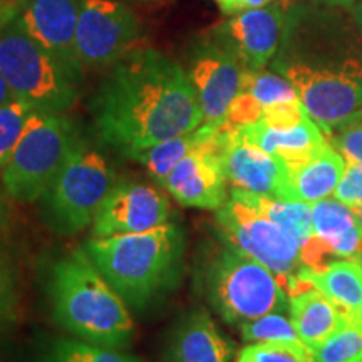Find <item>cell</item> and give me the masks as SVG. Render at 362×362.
Here are the masks:
<instances>
[{"mask_svg":"<svg viewBox=\"0 0 362 362\" xmlns=\"http://www.w3.org/2000/svg\"><path fill=\"white\" fill-rule=\"evenodd\" d=\"M99 138L126 156L203 124L187 69L156 49H133L111 64L93 103Z\"/></svg>","mask_w":362,"mask_h":362,"instance_id":"1","label":"cell"},{"mask_svg":"<svg viewBox=\"0 0 362 362\" xmlns=\"http://www.w3.org/2000/svg\"><path fill=\"white\" fill-rule=\"evenodd\" d=\"M49 298L57 324L81 341L121 349L133 339L134 322L128 305L84 248L72 250L52 265Z\"/></svg>","mask_w":362,"mask_h":362,"instance_id":"2","label":"cell"},{"mask_svg":"<svg viewBox=\"0 0 362 362\" xmlns=\"http://www.w3.org/2000/svg\"><path fill=\"white\" fill-rule=\"evenodd\" d=\"M84 250L126 304L143 309L178 284L185 232L168 221L141 233L93 237Z\"/></svg>","mask_w":362,"mask_h":362,"instance_id":"3","label":"cell"},{"mask_svg":"<svg viewBox=\"0 0 362 362\" xmlns=\"http://www.w3.org/2000/svg\"><path fill=\"white\" fill-rule=\"evenodd\" d=\"M198 287L225 322L243 324L288 307V293L259 260L226 245L198 267Z\"/></svg>","mask_w":362,"mask_h":362,"instance_id":"4","label":"cell"},{"mask_svg":"<svg viewBox=\"0 0 362 362\" xmlns=\"http://www.w3.org/2000/svg\"><path fill=\"white\" fill-rule=\"evenodd\" d=\"M79 141L69 117L34 110L11 160L0 171L4 192L16 202L40 200Z\"/></svg>","mask_w":362,"mask_h":362,"instance_id":"5","label":"cell"},{"mask_svg":"<svg viewBox=\"0 0 362 362\" xmlns=\"http://www.w3.org/2000/svg\"><path fill=\"white\" fill-rule=\"evenodd\" d=\"M0 76L16 98L35 110L64 112L78 101V83L22 29L16 17L0 30Z\"/></svg>","mask_w":362,"mask_h":362,"instance_id":"6","label":"cell"},{"mask_svg":"<svg viewBox=\"0 0 362 362\" xmlns=\"http://www.w3.org/2000/svg\"><path fill=\"white\" fill-rule=\"evenodd\" d=\"M115 180L106 158L79 141L40 198L45 221L59 235L88 228L116 187Z\"/></svg>","mask_w":362,"mask_h":362,"instance_id":"7","label":"cell"},{"mask_svg":"<svg viewBox=\"0 0 362 362\" xmlns=\"http://www.w3.org/2000/svg\"><path fill=\"white\" fill-rule=\"evenodd\" d=\"M216 223L226 245L264 264L288 291L302 269L300 242L291 232L262 214L247 192L237 188L216 210Z\"/></svg>","mask_w":362,"mask_h":362,"instance_id":"8","label":"cell"},{"mask_svg":"<svg viewBox=\"0 0 362 362\" xmlns=\"http://www.w3.org/2000/svg\"><path fill=\"white\" fill-rule=\"evenodd\" d=\"M307 115L329 136L362 110V66L346 62L339 69L292 62L282 67Z\"/></svg>","mask_w":362,"mask_h":362,"instance_id":"9","label":"cell"},{"mask_svg":"<svg viewBox=\"0 0 362 362\" xmlns=\"http://www.w3.org/2000/svg\"><path fill=\"white\" fill-rule=\"evenodd\" d=\"M139 22L121 0H83L76 29V49L83 67L99 69L133 51Z\"/></svg>","mask_w":362,"mask_h":362,"instance_id":"10","label":"cell"},{"mask_svg":"<svg viewBox=\"0 0 362 362\" xmlns=\"http://www.w3.org/2000/svg\"><path fill=\"white\" fill-rule=\"evenodd\" d=\"M243 67L214 37L200 39L188 52L187 74L197 90L203 126L220 129L242 88Z\"/></svg>","mask_w":362,"mask_h":362,"instance_id":"11","label":"cell"},{"mask_svg":"<svg viewBox=\"0 0 362 362\" xmlns=\"http://www.w3.org/2000/svg\"><path fill=\"white\" fill-rule=\"evenodd\" d=\"M83 0H21L16 21L64 67L76 83L84 67L76 49V29Z\"/></svg>","mask_w":362,"mask_h":362,"instance_id":"12","label":"cell"},{"mask_svg":"<svg viewBox=\"0 0 362 362\" xmlns=\"http://www.w3.org/2000/svg\"><path fill=\"white\" fill-rule=\"evenodd\" d=\"M220 149L221 134L215 131L206 141L178 161L163 188L185 206L220 210L226 202V178Z\"/></svg>","mask_w":362,"mask_h":362,"instance_id":"13","label":"cell"},{"mask_svg":"<svg viewBox=\"0 0 362 362\" xmlns=\"http://www.w3.org/2000/svg\"><path fill=\"white\" fill-rule=\"evenodd\" d=\"M221 165L232 188L260 197L288 200V166L240 138L237 131L218 129Z\"/></svg>","mask_w":362,"mask_h":362,"instance_id":"14","label":"cell"},{"mask_svg":"<svg viewBox=\"0 0 362 362\" xmlns=\"http://www.w3.org/2000/svg\"><path fill=\"white\" fill-rule=\"evenodd\" d=\"M284 25V12L279 4L253 8L232 16L211 33L221 47L237 57L245 69L259 71L277 52Z\"/></svg>","mask_w":362,"mask_h":362,"instance_id":"15","label":"cell"},{"mask_svg":"<svg viewBox=\"0 0 362 362\" xmlns=\"http://www.w3.org/2000/svg\"><path fill=\"white\" fill-rule=\"evenodd\" d=\"M170 221V202L146 185H116L93 221V237L141 233Z\"/></svg>","mask_w":362,"mask_h":362,"instance_id":"16","label":"cell"},{"mask_svg":"<svg viewBox=\"0 0 362 362\" xmlns=\"http://www.w3.org/2000/svg\"><path fill=\"white\" fill-rule=\"evenodd\" d=\"M232 131H237L247 143L282 160L287 166L310 160L329 144L327 136L309 115L291 128H274L259 119Z\"/></svg>","mask_w":362,"mask_h":362,"instance_id":"17","label":"cell"},{"mask_svg":"<svg viewBox=\"0 0 362 362\" xmlns=\"http://www.w3.org/2000/svg\"><path fill=\"white\" fill-rule=\"evenodd\" d=\"M233 344L220 334L210 314L193 310L170 337L168 362H230Z\"/></svg>","mask_w":362,"mask_h":362,"instance_id":"18","label":"cell"},{"mask_svg":"<svg viewBox=\"0 0 362 362\" xmlns=\"http://www.w3.org/2000/svg\"><path fill=\"white\" fill-rule=\"evenodd\" d=\"M314 287L336 304L344 314L354 319L362 305V265L354 260H336L322 270L302 265L288 287V296Z\"/></svg>","mask_w":362,"mask_h":362,"instance_id":"19","label":"cell"},{"mask_svg":"<svg viewBox=\"0 0 362 362\" xmlns=\"http://www.w3.org/2000/svg\"><path fill=\"white\" fill-rule=\"evenodd\" d=\"M346 171V160L332 144L310 160L288 166V200L312 203L329 198L336 192Z\"/></svg>","mask_w":362,"mask_h":362,"instance_id":"20","label":"cell"},{"mask_svg":"<svg viewBox=\"0 0 362 362\" xmlns=\"http://www.w3.org/2000/svg\"><path fill=\"white\" fill-rule=\"evenodd\" d=\"M288 310L297 336L307 347H314L325 341L347 319H351L314 287L288 296Z\"/></svg>","mask_w":362,"mask_h":362,"instance_id":"21","label":"cell"},{"mask_svg":"<svg viewBox=\"0 0 362 362\" xmlns=\"http://www.w3.org/2000/svg\"><path fill=\"white\" fill-rule=\"evenodd\" d=\"M312 230L341 260L362 259V232L356 215L337 198L312 203Z\"/></svg>","mask_w":362,"mask_h":362,"instance_id":"22","label":"cell"},{"mask_svg":"<svg viewBox=\"0 0 362 362\" xmlns=\"http://www.w3.org/2000/svg\"><path fill=\"white\" fill-rule=\"evenodd\" d=\"M215 131L218 129L206 128V126L202 124L200 128L192 131V133L176 136V138L156 143L146 149H141V151H136L131 158L144 165V168L149 171V175L161 187H165L166 178L170 176L171 170L178 165V161L183 160L194 148L200 146L203 141H206Z\"/></svg>","mask_w":362,"mask_h":362,"instance_id":"23","label":"cell"},{"mask_svg":"<svg viewBox=\"0 0 362 362\" xmlns=\"http://www.w3.org/2000/svg\"><path fill=\"white\" fill-rule=\"evenodd\" d=\"M248 198L265 216L291 232L300 247L314 235L312 230V205L297 200H280V198L260 197L248 193Z\"/></svg>","mask_w":362,"mask_h":362,"instance_id":"24","label":"cell"},{"mask_svg":"<svg viewBox=\"0 0 362 362\" xmlns=\"http://www.w3.org/2000/svg\"><path fill=\"white\" fill-rule=\"evenodd\" d=\"M309 351L314 362H362V325L347 319L332 336Z\"/></svg>","mask_w":362,"mask_h":362,"instance_id":"25","label":"cell"},{"mask_svg":"<svg viewBox=\"0 0 362 362\" xmlns=\"http://www.w3.org/2000/svg\"><path fill=\"white\" fill-rule=\"evenodd\" d=\"M39 362H141L116 349L94 346L81 339H57L49 344Z\"/></svg>","mask_w":362,"mask_h":362,"instance_id":"26","label":"cell"},{"mask_svg":"<svg viewBox=\"0 0 362 362\" xmlns=\"http://www.w3.org/2000/svg\"><path fill=\"white\" fill-rule=\"evenodd\" d=\"M240 93H247L260 104L262 107L284 101H297V90L288 83L287 78L272 74L264 69H243L242 88Z\"/></svg>","mask_w":362,"mask_h":362,"instance_id":"27","label":"cell"},{"mask_svg":"<svg viewBox=\"0 0 362 362\" xmlns=\"http://www.w3.org/2000/svg\"><path fill=\"white\" fill-rule=\"evenodd\" d=\"M34 110L33 104L19 98H13L0 106V171L11 160L27 119Z\"/></svg>","mask_w":362,"mask_h":362,"instance_id":"28","label":"cell"},{"mask_svg":"<svg viewBox=\"0 0 362 362\" xmlns=\"http://www.w3.org/2000/svg\"><path fill=\"white\" fill-rule=\"evenodd\" d=\"M245 342H300L292 320L277 312L240 324Z\"/></svg>","mask_w":362,"mask_h":362,"instance_id":"29","label":"cell"},{"mask_svg":"<svg viewBox=\"0 0 362 362\" xmlns=\"http://www.w3.org/2000/svg\"><path fill=\"white\" fill-rule=\"evenodd\" d=\"M237 362H314L302 342H253L238 352Z\"/></svg>","mask_w":362,"mask_h":362,"instance_id":"30","label":"cell"},{"mask_svg":"<svg viewBox=\"0 0 362 362\" xmlns=\"http://www.w3.org/2000/svg\"><path fill=\"white\" fill-rule=\"evenodd\" d=\"M327 139L346 163L362 165V110L334 129Z\"/></svg>","mask_w":362,"mask_h":362,"instance_id":"31","label":"cell"},{"mask_svg":"<svg viewBox=\"0 0 362 362\" xmlns=\"http://www.w3.org/2000/svg\"><path fill=\"white\" fill-rule=\"evenodd\" d=\"M17 282L16 272L8 255L0 247V324L7 322L17 307Z\"/></svg>","mask_w":362,"mask_h":362,"instance_id":"32","label":"cell"},{"mask_svg":"<svg viewBox=\"0 0 362 362\" xmlns=\"http://www.w3.org/2000/svg\"><path fill=\"white\" fill-rule=\"evenodd\" d=\"M334 198L349 206L352 211L362 206V165L346 163V171L334 192Z\"/></svg>","mask_w":362,"mask_h":362,"instance_id":"33","label":"cell"},{"mask_svg":"<svg viewBox=\"0 0 362 362\" xmlns=\"http://www.w3.org/2000/svg\"><path fill=\"white\" fill-rule=\"evenodd\" d=\"M225 16H238V13L253 11L269 6L274 0H214Z\"/></svg>","mask_w":362,"mask_h":362,"instance_id":"34","label":"cell"},{"mask_svg":"<svg viewBox=\"0 0 362 362\" xmlns=\"http://www.w3.org/2000/svg\"><path fill=\"white\" fill-rule=\"evenodd\" d=\"M19 4L21 0H0V29H4L17 16Z\"/></svg>","mask_w":362,"mask_h":362,"instance_id":"35","label":"cell"},{"mask_svg":"<svg viewBox=\"0 0 362 362\" xmlns=\"http://www.w3.org/2000/svg\"><path fill=\"white\" fill-rule=\"evenodd\" d=\"M7 230V205H6V192L0 185V240L6 235Z\"/></svg>","mask_w":362,"mask_h":362,"instance_id":"36","label":"cell"},{"mask_svg":"<svg viewBox=\"0 0 362 362\" xmlns=\"http://www.w3.org/2000/svg\"><path fill=\"white\" fill-rule=\"evenodd\" d=\"M16 96L12 94L11 88H8V84L6 83V79L0 76V106H4V104L11 101V99H13Z\"/></svg>","mask_w":362,"mask_h":362,"instance_id":"37","label":"cell"},{"mask_svg":"<svg viewBox=\"0 0 362 362\" xmlns=\"http://www.w3.org/2000/svg\"><path fill=\"white\" fill-rule=\"evenodd\" d=\"M354 19L357 22V25H359L361 33H362V0L356 4V8H354Z\"/></svg>","mask_w":362,"mask_h":362,"instance_id":"38","label":"cell"},{"mask_svg":"<svg viewBox=\"0 0 362 362\" xmlns=\"http://www.w3.org/2000/svg\"><path fill=\"white\" fill-rule=\"evenodd\" d=\"M322 2L330 4V6H344V7H347V6H352V4H357V2H359V0H322Z\"/></svg>","mask_w":362,"mask_h":362,"instance_id":"39","label":"cell"},{"mask_svg":"<svg viewBox=\"0 0 362 362\" xmlns=\"http://www.w3.org/2000/svg\"><path fill=\"white\" fill-rule=\"evenodd\" d=\"M352 214L356 215V218H357V223H359V226H361V232H362V206L357 208V210L352 211Z\"/></svg>","mask_w":362,"mask_h":362,"instance_id":"40","label":"cell"},{"mask_svg":"<svg viewBox=\"0 0 362 362\" xmlns=\"http://www.w3.org/2000/svg\"><path fill=\"white\" fill-rule=\"evenodd\" d=\"M354 320H357V322H359V324L362 325V305H361V309L357 310V314H356V317H354Z\"/></svg>","mask_w":362,"mask_h":362,"instance_id":"41","label":"cell"},{"mask_svg":"<svg viewBox=\"0 0 362 362\" xmlns=\"http://www.w3.org/2000/svg\"><path fill=\"white\" fill-rule=\"evenodd\" d=\"M131 2H136V0H131Z\"/></svg>","mask_w":362,"mask_h":362,"instance_id":"42","label":"cell"},{"mask_svg":"<svg viewBox=\"0 0 362 362\" xmlns=\"http://www.w3.org/2000/svg\"><path fill=\"white\" fill-rule=\"evenodd\" d=\"M361 265H362V259H361Z\"/></svg>","mask_w":362,"mask_h":362,"instance_id":"43","label":"cell"},{"mask_svg":"<svg viewBox=\"0 0 362 362\" xmlns=\"http://www.w3.org/2000/svg\"><path fill=\"white\" fill-rule=\"evenodd\" d=\"M0 30H2V29H0Z\"/></svg>","mask_w":362,"mask_h":362,"instance_id":"44","label":"cell"}]
</instances>
